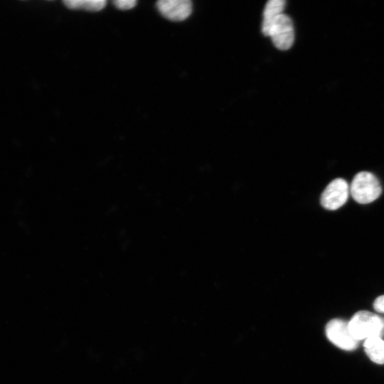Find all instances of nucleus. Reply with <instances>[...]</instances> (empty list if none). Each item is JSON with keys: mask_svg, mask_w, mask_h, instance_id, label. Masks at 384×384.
Masks as SVG:
<instances>
[{"mask_svg": "<svg viewBox=\"0 0 384 384\" xmlns=\"http://www.w3.org/2000/svg\"><path fill=\"white\" fill-rule=\"evenodd\" d=\"M63 4L70 9L99 11L105 7L107 1L105 0H65Z\"/></svg>", "mask_w": 384, "mask_h": 384, "instance_id": "9", "label": "nucleus"}, {"mask_svg": "<svg viewBox=\"0 0 384 384\" xmlns=\"http://www.w3.org/2000/svg\"><path fill=\"white\" fill-rule=\"evenodd\" d=\"M350 193V188L341 178L331 181L326 187L321 196V206L328 210H334L346 203Z\"/></svg>", "mask_w": 384, "mask_h": 384, "instance_id": "4", "label": "nucleus"}, {"mask_svg": "<svg viewBox=\"0 0 384 384\" xmlns=\"http://www.w3.org/2000/svg\"><path fill=\"white\" fill-rule=\"evenodd\" d=\"M348 328L351 335L358 341L381 337L384 334V321L375 314L360 311L352 316Z\"/></svg>", "mask_w": 384, "mask_h": 384, "instance_id": "1", "label": "nucleus"}, {"mask_svg": "<svg viewBox=\"0 0 384 384\" xmlns=\"http://www.w3.org/2000/svg\"><path fill=\"white\" fill-rule=\"evenodd\" d=\"M286 1L284 0H270L267 2L262 23V32L269 36L270 31L275 19L282 14Z\"/></svg>", "mask_w": 384, "mask_h": 384, "instance_id": "7", "label": "nucleus"}, {"mask_svg": "<svg viewBox=\"0 0 384 384\" xmlns=\"http://www.w3.org/2000/svg\"><path fill=\"white\" fill-rule=\"evenodd\" d=\"M156 5L159 13L172 21H182L192 12V3L189 0H160Z\"/></svg>", "mask_w": 384, "mask_h": 384, "instance_id": "6", "label": "nucleus"}, {"mask_svg": "<svg viewBox=\"0 0 384 384\" xmlns=\"http://www.w3.org/2000/svg\"><path fill=\"white\" fill-rule=\"evenodd\" d=\"M116 8L119 10H129L134 8L137 4L135 0H115L113 1Z\"/></svg>", "mask_w": 384, "mask_h": 384, "instance_id": "10", "label": "nucleus"}, {"mask_svg": "<svg viewBox=\"0 0 384 384\" xmlns=\"http://www.w3.org/2000/svg\"><path fill=\"white\" fill-rule=\"evenodd\" d=\"M363 346L366 353L372 361L384 364V341L380 337L367 338Z\"/></svg>", "mask_w": 384, "mask_h": 384, "instance_id": "8", "label": "nucleus"}, {"mask_svg": "<svg viewBox=\"0 0 384 384\" xmlns=\"http://www.w3.org/2000/svg\"><path fill=\"white\" fill-rule=\"evenodd\" d=\"M269 36L274 46L281 50L289 49L294 39V27L292 19L286 14H280L274 21Z\"/></svg>", "mask_w": 384, "mask_h": 384, "instance_id": "5", "label": "nucleus"}, {"mask_svg": "<svg viewBox=\"0 0 384 384\" xmlns=\"http://www.w3.org/2000/svg\"><path fill=\"white\" fill-rule=\"evenodd\" d=\"M373 307L376 311L384 313V294L375 299Z\"/></svg>", "mask_w": 384, "mask_h": 384, "instance_id": "11", "label": "nucleus"}, {"mask_svg": "<svg viewBox=\"0 0 384 384\" xmlns=\"http://www.w3.org/2000/svg\"><path fill=\"white\" fill-rule=\"evenodd\" d=\"M350 193L357 203H370L382 193V187L377 177L370 172L361 171L353 178L350 186Z\"/></svg>", "mask_w": 384, "mask_h": 384, "instance_id": "2", "label": "nucleus"}, {"mask_svg": "<svg viewBox=\"0 0 384 384\" xmlns=\"http://www.w3.org/2000/svg\"><path fill=\"white\" fill-rule=\"evenodd\" d=\"M325 331L329 340L339 348L353 351L358 346L359 341L351 335L348 323L342 319L331 320L326 324Z\"/></svg>", "mask_w": 384, "mask_h": 384, "instance_id": "3", "label": "nucleus"}]
</instances>
